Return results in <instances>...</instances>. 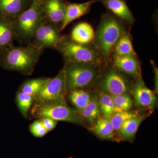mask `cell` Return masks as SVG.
I'll list each match as a JSON object with an SVG mask.
<instances>
[{
    "label": "cell",
    "instance_id": "cell-14",
    "mask_svg": "<svg viewBox=\"0 0 158 158\" xmlns=\"http://www.w3.org/2000/svg\"><path fill=\"white\" fill-rule=\"evenodd\" d=\"M33 0H0V14L16 18L31 6Z\"/></svg>",
    "mask_w": 158,
    "mask_h": 158
},
{
    "label": "cell",
    "instance_id": "cell-29",
    "mask_svg": "<svg viewBox=\"0 0 158 158\" xmlns=\"http://www.w3.org/2000/svg\"><path fill=\"white\" fill-rule=\"evenodd\" d=\"M40 121L48 132L53 130L56 127L57 123V121L56 120L45 117L41 118Z\"/></svg>",
    "mask_w": 158,
    "mask_h": 158
},
{
    "label": "cell",
    "instance_id": "cell-26",
    "mask_svg": "<svg viewBox=\"0 0 158 158\" xmlns=\"http://www.w3.org/2000/svg\"><path fill=\"white\" fill-rule=\"evenodd\" d=\"M138 116L137 113L131 110L114 113L110 118L114 131L119 132L122 125L123 124L125 121L130 118Z\"/></svg>",
    "mask_w": 158,
    "mask_h": 158
},
{
    "label": "cell",
    "instance_id": "cell-19",
    "mask_svg": "<svg viewBox=\"0 0 158 158\" xmlns=\"http://www.w3.org/2000/svg\"><path fill=\"white\" fill-rule=\"evenodd\" d=\"M69 99L76 110L80 113L89 103L93 95L83 88H77L69 90L67 93Z\"/></svg>",
    "mask_w": 158,
    "mask_h": 158
},
{
    "label": "cell",
    "instance_id": "cell-11",
    "mask_svg": "<svg viewBox=\"0 0 158 158\" xmlns=\"http://www.w3.org/2000/svg\"><path fill=\"white\" fill-rule=\"evenodd\" d=\"M15 18L0 14V55L16 40L15 32Z\"/></svg>",
    "mask_w": 158,
    "mask_h": 158
},
{
    "label": "cell",
    "instance_id": "cell-20",
    "mask_svg": "<svg viewBox=\"0 0 158 158\" xmlns=\"http://www.w3.org/2000/svg\"><path fill=\"white\" fill-rule=\"evenodd\" d=\"M144 119L143 117L138 116L125 121L119 131L122 140L124 141H132Z\"/></svg>",
    "mask_w": 158,
    "mask_h": 158
},
{
    "label": "cell",
    "instance_id": "cell-2",
    "mask_svg": "<svg viewBox=\"0 0 158 158\" xmlns=\"http://www.w3.org/2000/svg\"><path fill=\"white\" fill-rule=\"evenodd\" d=\"M43 2V0H33L28 9L15 18L16 40L22 45L30 44L34 33L47 19Z\"/></svg>",
    "mask_w": 158,
    "mask_h": 158
},
{
    "label": "cell",
    "instance_id": "cell-5",
    "mask_svg": "<svg viewBox=\"0 0 158 158\" xmlns=\"http://www.w3.org/2000/svg\"><path fill=\"white\" fill-rule=\"evenodd\" d=\"M35 116L40 118H48L56 121L68 122L81 124L83 119L76 110L66 105L65 101L40 103L34 109Z\"/></svg>",
    "mask_w": 158,
    "mask_h": 158
},
{
    "label": "cell",
    "instance_id": "cell-24",
    "mask_svg": "<svg viewBox=\"0 0 158 158\" xmlns=\"http://www.w3.org/2000/svg\"><path fill=\"white\" fill-rule=\"evenodd\" d=\"M98 100L101 113L104 117L110 118L114 113L115 109L112 95L100 91L99 93Z\"/></svg>",
    "mask_w": 158,
    "mask_h": 158
},
{
    "label": "cell",
    "instance_id": "cell-18",
    "mask_svg": "<svg viewBox=\"0 0 158 158\" xmlns=\"http://www.w3.org/2000/svg\"><path fill=\"white\" fill-rule=\"evenodd\" d=\"M94 37V31L91 25L87 23H81L74 28L70 38L77 43L86 44L92 41Z\"/></svg>",
    "mask_w": 158,
    "mask_h": 158
},
{
    "label": "cell",
    "instance_id": "cell-8",
    "mask_svg": "<svg viewBox=\"0 0 158 158\" xmlns=\"http://www.w3.org/2000/svg\"><path fill=\"white\" fill-rule=\"evenodd\" d=\"M60 31V26L47 18L34 33L29 44L43 50L48 48L56 49L62 38Z\"/></svg>",
    "mask_w": 158,
    "mask_h": 158
},
{
    "label": "cell",
    "instance_id": "cell-10",
    "mask_svg": "<svg viewBox=\"0 0 158 158\" xmlns=\"http://www.w3.org/2000/svg\"><path fill=\"white\" fill-rule=\"evenodd\" d=\"M133 94L136 105L140 107L151 109L156 106V93L148 88L141 77L137 78L133 89Z\"/></svg>",
    "mask_w": 158,
    "mask_h": 158
},
{
    "label": "cell",
    "instance_id": "cell-7",
    "mask_svg": "<svg viewBox=\"0 0 158 158\" xmlns=\"http://www.w3.org/2000/svg\"><path fill=\"white\" fill-rule=\"evenodd\" d=\"M67 93L66 77L63 68L56 77L52 78H48L42 89L34 98L40 103L65 101Z\"/></svg>",
    "mask_w": 158,
    "mask_h": 158
},
{
    "label": "cell",
    "instance_id": "cell-25",
    "mask_svg": "<svg viewBox=\"0 0 158 158\" xmlns=\"http://www.w3.org/2000/svg\"><path fill=\"white\" fill-rule=\"evenodd\" d=\"M112 97L115 106L114 113L129 111L132 108L133 100L129 94Z\"/></svg>",
    "mask_w": 158,
    "mask_h": 158
},
{
    "label": "cell",
    "instance_id": "cell-12",
    "mask_svg": "<svg viewBox=\"0 0 158 158\" xmlns=\"http://www.w3.org/2000/svg\"><path fill=\"white\" fill-rule=\"evenodd\" d=\"M98 0H92L82 3L65 2V12L60 30L63 31L74 20L77 19L90 11L91 6Z\"/></svg>",
    "mask_w": 158,
    "mask_h": 158
},
{
    "label": "cell",
    "instance_id": "cell-6",
    "mask_svg": "<svg viewBox=\"0 0 158 158\" xmlns=\"http://www.w3.org/2000/svg\"><path fill=\"white\" fill-rule=\"evenodd\" d=\"M67 61L94 65L99 61L98 54L93 49L62 37L56 48Z\"/></svg>",
    "mask_w": 158,
    "mask_h": 158
},
{
    "label": "cell",
    "instance_id": "cell-22",
    "mask_svg": "<svg viewBox=\"0 0 158 158\" xmlns=\"http://www.w3.org/2000/svg\"><path fill=\"white\" fill-rule=\"evenodd\" d=\"M114 49L116 56L135 57L136 55L133 48L131 37L129 34L125 32L116 42Z\"/></svg>",
    "mask_w": 158,
    "mask_h": 158
},
{
    "label": "cell",
    "instance_id": "cell-9",
    "mask_svg": "<svg viewBox=\"0 0 158 158\" xmlns=\"http://www.w3.org/2000/svg\"><path fill=\"white\" fill-rule=\"evenodd\" d=\"M99 87L100 91L116 96L129 94L131 89V83L124 74L112 69L102 78Z\"/></svg>",
    "mask_w": 158,
    "mask_h": 158
},
{
    "label": "cell",
    "instance_id": "cell-16",
    "mask_svg": "<svg viewBox=\"0 0 158 158\" xmlns=\"http://www.w3.org/2000/svg\"><path fill=\"white\" fill-rule=\"evenodd\" d=\"M114 64L116 68L123 72L137 78L140 77V65L135 57L116 56L114 58Z\"/></svg>",
    "mask_w": 158,
    "mask_h": 158
},
{
    "label": "cell",
    "instance_id": "cell-30",
    "mask_svg": "<svg viewBox=\"0 0 158 158\" xmlns=\"http://www.w3.org/2000/svg\"><path fill=\"white\" fill-rule=\"evenodd\" d=\"M154 70L155 77V85L156 91L158 92V69L156 67L153 65Z\"/></svg>",
    "mask_w": 158,
    "mask_h": 158
},
{
    "label": "cell",
    "instance_id": "cell-17",
    "mask_svg": "<svg viewBox=\"0 0 158 158\" xmlns=\"http://www.w3.org/2000/svg\"><path fill=\"white\" fill-rule=\"evenodd\" d=\"M91 131L99 138L103 140L116 141L114 130L110 118L99 117L94 123Z\"/></svg>",
    "mask_w": 158,
    "mask_h": 158
},
{
    "label": "cell",
    "instance_id": "cell-21",
    "mask_svg": "<svg viewBox=\"0 0 158 158\" xmlns=\"http://www.w3.org/2000/svg\"><path fill=\"white\" fill-rule=\"evenodd\" d=\"M80 113L82 119L89 123H94L99 118L101 113L98 97L92 96L89 103Z\"/></svg>",
    "mask_w": 158,
    "mask_h": 158
},
{
    "label": "cell",
    "instance_id": "cell-4",
    "mask_svg": "<svg viewBox=\"0 0 158 158\" xmlns=\"http://www.w3.org/2000/svg\"><path fill=\"white\" fill-rule=\"evenodd\" d=\"M118 19L110 15H105L97 34V40L103 57H110L112 48L124 33V27Z\"/></svg>",
    "mask_w": 158,
    "mask_h": 158
},
{
    "label": "cell",
    "instance_id": "cell-23",
    "mask_svg": "<svg viewBox=\"0 0 158 158\" xmlns=\"http://www.w3.org/2000/svg\"><path fill=\"white\" fill-rule=\"evenodd\" d=\"M48 78H40L31 79L22 85L20 91L34 98L38 94Z\"/></svg>",
    "mask_w": 158,
    "mask_h": 158
},
{
    "label": "cell",
    "instance_id": "cell-13",
    "mask_svg": "<svg viewBox=\"0 0 158 158\" xmlns=\"http://www.w3.org/2000/svg\"><path fill=\"white\" fill-rule=\"evenodd\" d=\"M42 8L47 19L61 27L65 15L64 0H43Z\"/></svg>",
    "mask_w": 158,
    "mask_h": 158
},
{
    "label": "cell",
    "instance_id": "cell-15",
    "mask_svg": "<svg viewBox=\"0 0 158 158\" xmlns=\"http://www.w3.org/2000/svg\"><path fill=\"white\" fill-rule=\"evenodd\" d=\"M112 12L130 24L135 22L132 13L124 0H98Z\"/></svg>",
    "mask_w": 158,
    "mask_h": 158
},
{
    "label": "cell",
    "instance_id": "cell-3",
    "mask_svg": "<svg viewBox=\"0 0 158 158\" xmlns=\"http://www.w3.org/2000/svg\"><path fill=\"white\" fill-rule=\"evenodd\" d=\"M94 65L66 60L65 69L67 92L91 85L98 75Z\"/></svg>",
    "mask_w": 158,
    "mask_h": 158
},
{
    "label": "cell",
    "instance_id": "cell-27",
    "mask_svg": "<svg viewBox=\"0 0 158 158\" xmlns=\"http://www.w3.org/2000/svg\"><path fill=\"white\" fill-rule=\"evenodd\" d=\"M34 98L31 95L19 91L16 96V102L20 111L25 116H27L31 107Z\"/></svg>",
    "mask_w": 158,
    "mask_h": 158
},
{
    "label": "cell",
    "instance_id": "cell-28",
    "mask_svg": "<svg viewBox=\"0 0 158 158\" xmlns=\"http://www.w3.org/2000/svg\"><path fill=\"white\" fill-rule=\"evenodd\" d=\"M30 130L31 134L37 138L44 137L48 132L40 120H36L32 123L30 126Z\"/></svg>",
    "mask_w": 158,
    "mask_h": 158
},
{
    "label": "cell",
    "instance_id": "cell-1",
    "mask_svg": "<svg viewBox=\"0 0 158 158\" xmlns=\"http://www.w3.org/2000/svg\"><path fill=\"white\" fill-rule=\"evenodd\" d=\"M33 46H11L0 55V67L7 70L30 75L43 53Z\"/></svg>",
    "mask_w": 158,
    "mask_h": 158
}]
</instances>
